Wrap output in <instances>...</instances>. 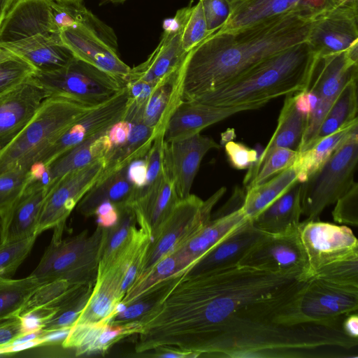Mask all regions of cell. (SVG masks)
I'll list each match as a JSON object with an SVG mask.
<instances>
[{
	"label": "cell",
	"mask_w": 358,
	"mask_h": 358,
	"mask_svg": "<svg viewBox=\"0 0 358 358\" xmlns=\"http://www.w3.org/2000/svg\"><path fill=\"white\" fill-rule=\"evenodd\" d=\"M295 273L246 266L184 272L173 278L160 300L138 322L137 353L172 348L208 355L220 335L259 302L302 282Z\"/></svg>",
	"instance_id": "obj_1"
},
{
	"label": "cell",
	"mask_w": 358,
	"mask_h": 358,
	"mask_svg": "<svg viewBox=\"0 0 358 358\" xmlns=\"http://www.w3.org/2000/svg\"><path fill=\"white\" fill-rule=\"evenodd\" d=\"M313 19L292 10L245 27L208 34L181 62L182 101L213 91L264 59L307 41Z\"/></svg>",
	"instance_id": "obj_2"
},
{
	"label": "cell",
	"mask_w": 358,
	"mask_h": 358,
	"mask_svg": "<svg viewBox=\"0 0 358 358\" xmlns=\"http://www.w3.org/2000/svg\"><path fill=\"white\" fill-rule=\"evenodd\" d=\"M315 53L307 41L275 53L243 73L193 101L229 107L262 101L303 90L308 83Z\"/></svg>",
	"instance_id": "obj_3"
},
{
	"label": "cell",
	"mask_w": 358,
	"mask_h": 358,
	"mask_svg": "<svg viewBox=\"0 0 358 358\" xmlns=\"http://www.w3.org/2000/svg\"><path fill=\"white\" fill-rule=\"evenodd\" d=\"M94 106L62 96L45 99L21 131L0 150V175L29 169L33 158Z\"/></svg>",
	"instance_id": "obj_4"
},
{
	"label": "cell",
	"mask_w": 358,
	"mask_h": 358,
	"mask_svg": "<svg viewBox=\"0 0 358 358\" xmlns=\"http://www.w3.org/2000/svg\"><path fill=\"white\" fill-rule=\"evenodd\" d=\"M103 233L104 227L98 226L91 234L85 230L64 240L52 238L30 275L41 284L57 280L71 285L94 284Z\"/></svg>",
	"instance_id": "obj_5"
},
{
	"label": "cell",
	"mask_w": 358,
	"mask_h": 358,
	"mask_svg": "<svg viewBox=\"0 0 358 358\" xmlns=\"http://www.w3.org/2000/svg\"><path fill=\"white\" fill-rule=\"evenodd\" d=\"M358 128L331 155L324 164L301 182L302 215L316 220L334 204L355 182L358 162Z\"/></svg>",
	"instance_id": "obj_6"
},
{
	"label": "cell",
	"mask_w": 358,
	"mask_h": 358,
	"mask_svg": "<svg viewBox=\"0 0 358 358\" xmlns=\"http://www.w3.org/2000/svg\"><path fill=\"white\" fill-rule=\"evenodd\" d=\"M33 78L50 96H62L90 106H96L122 91L124 80L117 78L77 57L51 72H38Z\"/></svg>",
	"instance_id": "obj_7"
},
{
	"label": "cell",
	"mask_w": 358,
	"mask_h": 358,
	"mask_svg": "<svg viewBox=\"0 0 358 358\" xmlns=\"http://www.w3.org/2000/svg\"><path fill=\"white\" fill-rule=\"evenodd\" d=\"M225 192L226 187H222L206 201L191 194L180 199L150 243L138 275L196 234L211 219L213 207Z\"/></svg>",
	"instance_id": "obj_8"
},
{
	"label": "cell",
	"mask_w": 358,
	"mask_h": 358,
	"mask_svg": "<svg viewBox=\"0 0 358 358\" xmlns=\"http://www.w3.org/2000/svg\"><path fill=\"white\" fill-rule=\"evenodd\" d=\"M297 231L307 260L306 280L331 263L358 255V241L345 225L306 219Z\"/></svg>",
	"instance_id": "obj_9"
},
{
	"label": "cell",
	"mask_w": 358,
	"mask_h": 358,
	"mask_svg": "<svg viewBox=\"0 0 358 358\" xmlns=\"http://www.w3.org/2000/svg\"><path fill=\"white\" fill-rule=\"evenodd\" d=\"M357 308L358 289L311 278L298 292L295 315L299 324L338 325L341 317L357 313Z\"/></svg>",
	"instance_id": "obj_10"
},
{
	"label": "cell",
	"mask_w": 358,
	"mask_h": 358,
	"mask_svg": "<svg viewBox=\"0 0 358 358\" xmlns=\"http://www.w3.org/2000/svg\"><path fill=\"white\" fill-rule=\"evenodd\" d=\"M129 104L127 87L108 101L94 106L32 159L47 166L62 154L96 134L109 128L125 115Z\"/></svg>",
	"instance_id": "obj_11"
},
{
	"label": "cell",
	"mask_w": 358,
	"mask_h": 358,
	"mask_svg": "<svg viewBox=\"0 0 358 358\" xmlns=\"http://www.w3.org/2000/svg\"><path fill=\"white\" fill-rule=\"evenodd\" d=\"M103 159L71 171L57 180L46 194L36 234L51 228L64 227L65 222L84 195L99 180Z\"/></svg>",
	"instance_id": "obj_12"
},
{
	"label": "cell",
	"mask_w": 358,
	"mask_h": 358,
	"mask_svg": "<svg viewBox=\"0 0 358 358\" xmlns=\"http://www.w3.org/2000/svg\"><path fill=\"white\" fill-rule=\"evenodd\" d=\"M238 265L275 273H295L306 281L307 260L297 229L282 234L262 233Z\"/></svg>",
	"instance_id": "obj_13"
},
{
	"label": "cell",
	"mask_w": 358,
	"mask_h": 358,
	"mask_svg": "<svg viewBox=\"0 0 358 358\" xmlns=\"http://www.w3.org/2000/svg\"><path fill=\"white\" fill-rule=\"evenodd\" d=\"M357 6H331L315 16L307 42L315 55L348 50L358 44Z\"/></svg>",
	"instance_id": "obj_14"
},
{
	"label": "cell",
	"mask_w": 358,
	"mask_h": 358,
	"mask_svg": "<svg viewBox=\"0 0 358 358\" xmlns=\"http://www.w3.org/2000/svg\"><path fill=\"white\" fill-rule=\"evenodd\" d=\"M188 6L178 10L173 19L164 23V33L155 50L143 63L131 68L125 83L142 80L157 84L176 69L187 52L182 46V33Z\"/></svg>",
	"instance_id": "obj_15"
},
{
	"label": "cell",
	"mask_w": 358,
	"mask_h": 358,
	"mask_svg": "<svg viewBox=\"0 0 358 358\" xmlns=\"http://www.w3.org/2000/svg\"><path fill=\"white\" fill-rule=\"evenodd\" d=\"M220 148L214 139L200 133L165 142L164 164L180 199L190 194L194 178L206 154L211 149Z\"/></svg>",
	"instance_id": "obj_16"
},
{
	"label": "cell",
	"mask_w": 358,
	"mask_h": 358,
	"mask_svg": "<svg viewBox=\"0 0 358 358\" xmlns=\"http://www.w3.org/2000/svg\"><path fill=\"white\" fill-rule=\"evenodd\" d=\"M269 101H262L236 106L220 107L193 100L182 101L171 114L165 127L166 143L199 134L203 129L238 113L255 110Z\"/></svg>",
	"instance_id": "obj_17"
},
{
	"label": "cell",
	"mask_w": 358,
	"mask_h": 358,
	"mask_svg": "<svg viewBox=\"0 0 358 358\" xmlns=\"http://www.w3.org/2000/svg\"><path fill=\"white\" fill-rule=\"evenodd\" d=\"M48 97L32 76L0 96V150L30 121Z\"/></svg>",
	"instance_id": "obj_18"
},
{
	"label": "cell",
	"mask_w": 358,
	"mask_h": 358,
	"mask_svg": "<svg viewBox=\"0 0 358 358\" xmlns=\"http://www.w3.org/2000/svg\"><path fill=\"white\" fill-rule=\"evenodd\" d=\"M229 15L218 29L229 31L249 26L268 17L292 10L312 17L333 6L331 0H226Z\"/></svg>",
	"instance_id": "obj_19"
},
{
	"label": "cell",
	"mask_w": 358,
	"mask_h": 358,
	"mask_svg": "<svg viewBox=\"0 0 358 358\" xmlns=\"http://www.w3.org/2000/svg\"><path fill=\"white\" fill-rule=\"evenodd\" d=\"M180 200L166 166L156 183L134 196L129 206L140 228L150 237V243Z\"/></svg>",
	"instance_id": "obj_20"
},
{
	"label": "cell",
	"mask_w": 358,
	"mask_h": 358,
	"mask_svg": "<svg viewBox=\"0 0 358 358\" xmlns=\"http://www.w3.org/2000/svg\"><path fill=\"white\" fill-rule=\"evenodd\" d=\"M51 0H16L0 26V46L54 31Z\"/></svg>",
	"instance_id": "obj_21"
},
{
	"label": "cell",
	"mask_w": 358,
	"mask_h": 358,
	"mask_svg": "<svg viewBox=\"0 0 358 358\" xmlns=\"http://www.w3.org/2000/svg\"><path fill=\"white\" fill-rule=\"evenodd\" d=\"M59 36L76 57L123 80L129 73L131 67L119 57L117 52L84 27L65 28Z\"/></svg>",
	"instance_id": "obj_22"
},
{
	"label": "cell",
	"mask_w": 358,
	"mask_h": 358,
	"mask_svg": "<svg viewBox=\"0 0 358 358\" xmlns=\"http://www.w3.org/2000/svg\"><path fill=\"white\" fill-rule=\"evenodd\" d=\"M145 106L138 105L129 99L124 117L131 124L129 134L121 145L110 150L103 159L104 168L99 178L129 166L133 162L145 156L157 136L153 129L143 121Z\"/></svg>",
	"instance_id": "obj_23"
},
{
	"label": "cell",
	"mask_w": 358,
	"mask_h": 358,
	"mask_svg": "<svg viewBox=\"0 0 358 358\" xmlns=\"http://www.w3.org/2000/svg\"><path fill=\"white\" fill-rule=\"evenodd\" d=\"M0 47L23 59L38 72L58 70L75 57L62 41L59 33L38 34Z\"/></svg>",
	"instance_id": "obj_24"
},
{
	"label": "cell",
	"mask_w": 358,
	"mask_h": 358,
	"mask_svg": "<svg viewBox=\"0 0 358 358\" xmlns=\"http://www.w3.org/2000/svg\"><path fill=\"white\" fill-rule=\"evenodd\" d=\"M262 233L251 220H247L213 247L186 272L199 273L238 265Z\"/></svg>",
	"instance_id": "obj_25"
},
{
	"label": "cell",
	"mask_w": 358,
	"mask_h": 358,
	"mask_svg": "<svg viewBox=\"0 0 358 358\" xmlns=\"http://www.w3.org/2000/svg\"><path fill=\"white\" fill-rule=\"evenodd\" d=\"M294 94L287 95L278 119L276 129L257 162L248 169L243 180L245 187L253 180L259 168L271 152L278 148L299 150L308 115L296 108Z\"/></svg>",
	"instance_id": "obj_26"
},
{
	"label": "cell",
	"mask_w": 358,
	"mask_h": 358,
	"mask_svg": "<svg viewBox=\"0 0 358 358\" xmlns=\"http://www.w3.org/2000/svg\"><path fill=\"white\" fill-rule=\"evenodd\" d=\"M124 274L110 270L97 276L90 296L74 325L109 324L115 317V307L124 296L120 287Z\"/></svg>",
	"instance_id": "obj_27"
},
{
	"label": "cell",
	"mask_w": 358,
	"mask_h": 358,
	"mask_svg": "<svg viewBox=\"0 0 358 358\" xmlns=\"http://www.w3.org/2000/svg\"><path fill=\"white\" fill-rule=\"evenodd\" d=\"M46 194L47 190L44 188L26 187L22 194L3 217L2 242L36 236Z\"/></svg>",
	"instance_id": "obj_28"
},
{
	"label": "cell",
	"mask_w": 358,
	"mask_h": 358,
	"mask_svg": "<svg viewBox=\"0 0 358 358\" xmlns=\"http://www.w3.org/2000/svg\"><path fill=\"white\" fill-rule=\"evenodd\" d=\"M128 169L124 167L99 178L78 203V211L88 217L105 201L112 203L117 209L129 206L136 187L129 177Z\"/></svg>",
	"instance_id": "obj_29"
},
{
	"label": "cell",
	"mask_w": 358,
	"mask_h": 358,
	"mask_svg": "<svg viewBox=\"0 0 358 358\" xmlns=\"http://www.w3.org/2000/svg\"><path fill=\"white\" fill-rule=\"evenodd\" d=\"M301 188V182H295L252 221L255 227L270 234H282L296 230L302 215Z\"/></svg>",
	"instance_id": "obj_30"
},
{
	"label": "cell",
	"mask_w": 358,
	"mask_h": 358,
	"mask_svg": "<svg viewBox=\"0 0 358 358\" xmlns=\"http://www.w3.org/2000/svg\"><path fill=\"white\" fill-rule=\"evenodd\" d=\"M180 64L155 87L143 111V121L157 135L164 133L171 114L182 101Z\"/></svg>",
	"instance_id": "obj_31"
},
{
	"label": "cell",
	"mask_w": 358,
	"mask_h": 358,
	"mask_svg": "<svg viewBox=\"0 0 358 358\" xmlns=\"http://www.w3.org/2000/svg\"><path fill=\"white\" fill-rule=\"evenodd\" d=\"M51 18L56 33L76 25L84 27L117 51V40L114 31L100 20L81 2L59 3L51 0Z\"/></svg>",
	"instance_id": "obj_32"
},
{
	"label": "cell",
	"mask_w": 358,
	"mask_h": 358,
	"mask_svg": "<svg viewBox=\"0 0 358 358\" xmlns=\"http://www.w3.org/2000/svg\"><path fill=\"white\" fill-rule=\"evenodd\" d=\"M109 128L69 150L48 165L52 179L50 189L66 174L106 157L111 148Z\"/></svg>",
	"instance_id": "obj_33"
},
{
	"label": "cell",
	"mask_w": 358,
	"mask_h": 358,
	"mask_svg": "<svg viewBox=\"0 0 358 358\" xmlns=\"http://www.w3.org/2000/svg\"><path fill=\"white\" fill-rule=\"evenodd\" d=\"M297 181V171L293 165L266 181L248 188L241 206L243 213L252 221Z\"/></svg>",
	"instance_id": "obj_34"
},
{
	"label": "cell",
	"mask_w": 358,
	"mask_h": 358,
	"mask_svg": "<svg viewBox=\"0 0 358 358\" xmlns=\"http://www.w3.org/2000/svg\"><path fill=\"white\" fill-rule=\"evenodd\" d=\"M357 128L358 118L337 131L320 139L308 149L299 152L294 164L297 171L298 182H305L310 175L318 170Z\"/></svg>",
	"instance_id": "obj_35"
},
{
	"label": "cell",
	"mask_w": 358,
	"mask_h": 358,
	"mask_svg": "<svg viewBox=\"0 0 358 358\" xmlns=\"http://www.w3.org/2000/svg\"><path fill=\"white\" fill-rule=\"evenodd\" d=\"M357 78H354L345 85L332 104L309 148L357 119Z\"/></svg>",
	"instance_id": "obj_36"
},
{
	"label": "cell",
	"mask_w": 358,
	"mask_h": 358,
	"mask_svg": "<svg viewBox=\"0 0 358 358\" xmlns=\"http://www.w3.org/2000/svg\"><path fill=\"white\" fill-rule=\"evenodd\" d=\"M94 284L74 287L59 302L55 314L48 320L41 331L47 333L62 329L71 328L85 308Z\"/></svg>",
	"instance_id": "obj_37"
},
{
	"label": "cell",
	"mask_w": 358,
	"mask_h": 358,
	"mask_svg": "<svg viewBox=\"0 0 358 358\" xmlns=\"http://www.w3.org/2000/svg\"><path fill=\"white\" fill-rule=\"evenodd\" d=\"M42 285L30 275L17 280L0 277V320L17 316L27 299Z\"/></svg>",
	"instance_id": "obj_38"
},
{
	"label": "cell",
	"mask_w": 358,
	"mask_h": 358,
	"mask_svg": "<svg viewBox=\"0 0 358 358\" xmlns=\"http://www.w3.org/2000/svg\"><path fill=\"white\" fill-rule=\"evenodd\" d=\"M313 278L341 287L358 289V255L324 266Z\"/></svg>",
	"instance_id": "obj_39"
},
{
	"label": "cell",
	"mask_w": 358,
	"mask_h": 358,
	"mask_svg": "<svg viewBox=\"0 0 358 358\" xmlns=\"http://www.w3.org/2000/svg\"><path fill=\"white\" fill-rule=\"evenodd\" d=\"M36 237L33 236L0 243V277L13 275L30 253Z\"/></svg>",
	"instance_id": "obj_40"
},
{
	"label": "cell",
	"mask_w": 358,
	"mask_h": 358,
	"mask_svg": "<svg viewBox=\"0 0 358 358\" xmlns=\"http://www.w3.org/2000/svg\"><path fill=\"white\" fill-rule=\"evenodd\" d=\"M29 169L15 168L0 175V215L3 217L24 191Z\"/></svg>",
	"instance_id": "obj_41"
},
{
	"label": "cell",
	"mask_w": 358,
	"mask_h": 358,
	"mask_svg": "<svg viewBox=\"0 0 358 358\" xmlns=\"http://www.w3.org/2000/svg\"><path fill=\"white\" fill-rule=\"evenodd\" d=\"M173 278L158 284L138 299L129 303L124 311L113 318L109 324L120 325L139 320L160 300Z\"/></svg>",
	"instance_id": "obj_42"
},
{
	"label": "cell",
	"mask_w": 358,
	"mask_h": 358,
	"mask_svg": "<svg viewBox=\"0 0 358 358\" xmlns=\"http://www.w3.org/2000/svg\"><path fill=\"white\" fill-rule=\"evenodd\" d=\"M76 286L79 285H71L63 280H54L41 285L27 299L17 316L22 317L38 308L55 306Z\"/></svg>",
	"instance_id": "obj_43"
},
{
	"label": "cell",
	"mask_w": 358,
	"mask_h": 358,
	"mask_svg": "<svg viewBox=\"0 0 358 358\" xmlns=\"http://www.w3.org/2000/svg\"><path fill=\"white\" fill-rule=\"evenodd\" d=\"M208 34L207 23L201 0L194 5H189L185 18L182 46L185 52L201 41Z\"/></svg>",
	"instance_id": "obj_44"
},
{
	"label": "cell",
	"mask_w": 358,
	"mask_h": 358,
	"mask_svg": "<svg viewBox=\"0 0 358 358\" xmlns=\"http://www.w3.org/2000/svg\"><path fill=\"white\" fill-rule=\"evenodd\" d=\"M299 152L288 148H278L271 152L259 168L253 180L245 189L259 185L294 165Z\"/></svg>",
	"instance_id": "obj_45"
},
{
	"label": "cell",
	"mask_w": 358,
	"mask_h": 358,
	"mask_svg": "<svg viewBox=\"0 0 358 358\" xmlns=\"http://www.w3.org/2000/svg\"><path fill=\"white\" fill-rule=\"evenodd\" d=\"M36 71L17 56L0 62V96L29 79Z\"/></svg>",
	"instance_id": "obj_46"
},
{
	"label": "cell",
	"mask_w": 358,
	"mask_h": 358,
	"mask_svg": "<svg viewBox=\"0 0 358 358\" xmlns=\"http://www.w3.org/2000/svg\"><path fill=\"white\" fill-rule=\"evenodd\" d=\"M164 133L158 134L145 155V179L143 185L135 189L136 194L147 190L157 182L162 176L164 166ZM133 197V199H134Z\"/></svg>",
	"instance_id": "obj_47"
},
{
	"label": "cell",
	"mask_w": 358,
	"mask_h": 358,
	"mask_svg": "<svg viewBox=\"0 0 358 358\" xmlns=\"http://www.w3.org/2000/svg\"><path fill=\"white\" fill-rule=\"evenodd\" d=\"M334 222L338 224L358 225V185L355 182L336 201L332 210Z\"/></svg>",
	"instance_id": "obj_48"
},
{
	"label": "cell",
	"mask_w": 358,
	"mask_h": 358,
	"mask_svg": "<svg viewBox=\"0 0 358 358\" xmlns=\"http://www.w3.org/2000/svg\"><path fill=\"white\" fill-rule=\"evenodd\" d=\"M224 150L230 165L236 169H248L257 162V151L243 143L227 141Z\"/></svg>",
	"instance_id": "obj_49"
},
{
	"label": "cell",
	"mask_w": 358,
	"mask_h": 358,
	"mask_svg": "<svg viewBox=\"0 0 358 358\" xmlns=\"http://www.w3.org/2000/svg\"><path fill=\"white\" fill-rule=\"evenodd\" d=\"M209 34L220 29L229 15L226 0H201Z\"/></svg>",
	"instance_id": "obj_50"
},
{
	"label": "cell",
	"mask_w": 358,
	"mask_h": 358,
	"mask_svg": "<svg viewBox=\"0 0 358 358\" xmlns=\"http://www.w3.org/2000/svg\"><path fill=\"white\" fill-rule=\"evenodd\" d=\"M57 306H47L34 309L20 317L22 334L39 331L57 311Z\"/></svg>",
	"instance_id": "obj_51"
},
{
	"label": "cell",
	"mask_w": 358,
	"mask_h": 358,
	"mask_svg": "<svg viewBox=\"0 0 358 358\" xmlns=\"http://www.w3.org/2000/svg\"><path fill=\"white\" fill-rule=\"evenodd\" d=\"M23 336L20 317L13 316L0 320V347L10 344Z\"/></svg>",
	"instance_id": "obj_52"
},
{
	"label": "cell",
	"mask_w": 358,
	"mask_h": 358,
	"mask_svg": "<svg viewBox=\"0 0 358 358\" xmlns=\"http://www.w3.org/2000/svg\"><path fill=\"white\" fill-rule=\"evenodd\" d=\"M156 85L142 80L126 83L130 100L141 106L145 105Z\"/></svg>",
	"instance_id": "obj_53"
},
{
	"label": "cell",
	"mask_w": 358,
	"mask_h": 358,
	"mask_svg": "<svg viewBox=\"0 0 358 358\" xmlns=\"http://www.w3.org/2000/svg\"><path fill=\"white\" fill-rule=\"evenodd\" d=\"M296 108L301 113L309 115L315 108L319 98L317 93L308 88L294 94Z\"/></svg>",
	"instance_id": "obj_54"
},
{
	"label": "cell",
	"mask_w": 358,
	"mask_h": 358,
	"mask_svg": "<svg viewBox=\"0 0 358 358\" xmlns=\"http://www.w3.org/2000/svg\"><path fill=\"white\" fill-rule=\"evenodd\" d=\"M145 162L141 159L133 162L128 169L129 177L134 185L136 189L141 188L145 179Z\"/></svg>",
	"instance_id": "obj_55"
},
{
	"label": "cell",
	"mask_w": 358,
	"mask_h": 358,
	"mask_svg": "<svg viewBox=\"0 0 358 358\" xmlns=\"http://www.w3.org/2000/svg\"><path fill=\"white\" fill-rule=\"evenodd\" d=\"M155 353L152 357L163 358H182V357H197V355L192 352H185L177 348H159L154 350Z\"/></svg>",
	"instance_id": "obj_56"
},
{
	"label": "cell",
	"mask_w": 358,
	"mask_h": 358,
	"mask_svg": "<svg viewBox=\"0 0 358 358\" xmlns=\"http://www.w3.org/2000/svg\"><path fill=\"white\" fill-rule=\"evenodd\" d=\"M341 327L344 333L350 338L357 340L358 338V316L357 313L346 315L343 321Z\"/></svg>",
	"instance_id": "obj_57"
},
{
	"label": "cell",
	"mask_w": 358,
	"mask_h": 358,
	"mask_svg": "<svg viewBox=\"0 0 358 358\" xmlns=\"http://www.w3.org/2000/svg\"><path fill=\"white\" fill-rule=\"evenodd\" d=\"M96 216V222L98 226L108 228L115 224L117 222L119 218V211L117 208L115 207L108 213Z\"/></svg>",
	"instance_id": "obj_58"
},
{
	"label": "cell",
	"mask_w": 358,
	"mask_h": 358,
	"mask_svg": "<svg viewBox=\"0 0 358 358\" xmlns=\"http://www.w3.org/2000/svg\"><path fill=\"white\" fill-rule=\"evenodd\" d=\"M16 0H0V26L8 11Z\"/></svg>",
	"instance_id": "obj_59"
},
{
	"label": "cell",
	"mask_w": 358,
	"mask_h": 358,
	"mask_svg": "<svg viewBox=\"0 0 358 358\" xmlns=\"http://www.w3.org/2000/svg\"><path fill=\"white\" fill-rule=\"evenodd\" d=\"M333 6L347 5L357 6V0H331Z\"/></svg>",
	"instance_id": "obj_60"
},
{
	"label": "cell",
	"mask_w": 358,
	"mask_h": 358,
	"mask_svg": "<svg viewBox=\"0 0 358 358\" xmlns=\"http://www.w3.org/2000/svg\"><path fill=\"white\" fill-rule=\"evenodd\" d=\"M13 57H15V55L12 52L0 47V62L12 58Z\"/></svg>",
	"instance_id": "obj_61"
},
{
	"label": "cell",
	"mask_w": 358,
	"mask_h": 358,
	"mask_svg": "<svg viewBox=\"0 0 358 358\" xmlns=\"http://www.w3.org/2000/svg\"><path fill=\"white\" fill-rule=\"evenodd\" d=\"M3 217L0 215V243L2 242Z\"/></svg>",
	"instance_id": "obj_62"
},
{
	"label": "cell",
	"mask_w": 358,
	"mask_h": 358,
	"mask_svg": "<svg viewBox=\"0 0 358 358\" xmlns=\"http://www.w3.org/2000/svg\"><path fill=\"white\" fill-rule=\"evenodd\" d=\"M59 3H73V2H81L82 0H56Z\"/></svg>",
	"instance_id": "obj_63"
},
{
	"label": "cell",
	"mask_w": 358,
	"mask_h": 358,
	"mask_svg": "<svg viewBox=\"0 0 358 358\" xmlns=\"http://www.w3.org/2000/svg\"><path fill=\"white\" fill-rule=\"evenodd\" d=\"M103 1L111 2V3H123L127 0H103Z\"/></svg>",
	"instance_id": "obj_64"
}]
</instances>
